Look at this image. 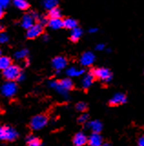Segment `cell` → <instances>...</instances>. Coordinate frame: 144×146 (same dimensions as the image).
Returning a JSON list of instances; mask_svg holds the SVG:
<instances>
[{
	"instance_id": "obj_4",
	"label": "cell",
	"mask_w": 144,
	"mask_h": 146,
	"mask_svg": "<svg viewBox=\"0 0 144 146\" xmlns=\"http://www.w3.org/2000/svg\"><path fill=\"white\" fill-rule=\"evenodd\" d=\"M47 123H48V118L45 115L39 114V115H37L32 118V120L30 121V127L33 130L38 131L44 128L47 125Z\"/></svg>"
},
{
	"instance_id": "obj_24",
	"label": "cell",
	"mask_w": 144,
	"mask_h": 146,
	"mask_svg": "<svg viewBox=\"0 0 144 146\" xmlns=\"http://www.w3.org/2000/svg\"><path fill=\"white\" fill-rule=\"evenodd\" d=\"M48 16L50 17V19H55V18H60L61 17V11L58 7H55L49 10Z\"/></svg>"
},
{
	"instance_id": "obj_3",
	"label": "cell",
	"mask_w": 144,
	"mask_h": 146,
	"mask_svg": "<svg viewBox=\"0 0 144 146\" xmlns=\"http://www.w3.org/2000/svg\"><path fill=\"white\" fill-rule=\"evenodd\" d=\"M17 91V85L15 81H7L1 87V93L5 97H13Z\"/></svg>"
},
{
	"instance_id": "obj_7",
	"label": "cell",
	"mask_w": 144,
	"mask_h": 146,
	"mask_svg": "<svg viewBox=\"0 0 144 146\" xmlns=\"http://www.w3.org/2000/svg\"><path fill=\"white\" fill-rule=\"evenodd\" d=\"M127 102V96L126 94L122 93V92H118L113 95L110 100V104L111 106H118V105H121Z\"/></svg>"
},
{
	"instance_id": "obj_1",
	"label": "cell",
	"mask_w": 144,
	"mask_h": 146,
	"mask_svg": "<svg viewBox=\"0 0 144 146\" xmlns=\"http://www.w3.org/2000/svg\"><path fill=\"white\" fill-rule=\"evenodd\" d=\"M92 74L94 78H97V79L104 82H109L112 79V73L109 68H95V70H93Z\"/></svg>"
},
{
	"instance_id": "obj_2",
	"label": "cell",
	"mask_w": 144,
	"mask_h": 146,
	"mask_svg": "<svg viewBox=\"0 0 144 146\" xmlns=\"http://www.w3.org/2000/svg\"><path fill=\"white\" fill-rule=\"evenodd\" d=\"M21 73V70L18 66L11 65L7 68L5 70H3V75L8 81H14L15 80H17L19 74Z\"/></svg>"
},
{
	"instance_id": "obj_26",
	"label": "cell",
	"mask_w": 144,
	"mask_h": 146,
	"mask_svg": "<svg viewBox=\"0 0 144 146\" xmlns=\"http://www.w3.org/2000/svg\"><path fill=\"white\" fill-rule=\"evenodd\" d=\"M43 4H44L45 8L48 9V10H51V9L57 7V1H56V0H46Z\"/></svg>"
},
{
	"instance_id": "obj_28",
	"label": "cell",
	"mask_w": 144,
	"mask_h": 146,
	"mask_svg": "<svg viewBox=\"0 0 144 146\" xmlns=\"http://www.w3.org/2000/svg\"><path fill=\"white\" fill-rule=\"evenodd\" d=\"M79 123H82V124H85V123H87L88 121H89V115L87 113H83L81 115L79 116Z\"/></svg>"
},
{
	"instance_id": "obj_30",
	"label": "cell",
	"mask_w": 144,
	"mask_h": 146,
	"mask_svg": "<svg viewBox=\"0 0 144 146\" xmlns=\"http://www.w3.org/2000/svg\"><path fill=\"white\" fill-rule=\"evenodd\" d=\"M8 5H9V1L8 0H0V8H6Z\"/></svg>"
},
{
	"instance_id": "obj_25",
	"label": "cell",
	"mask_w": 144,
	"mask_h": 146,
	"mask_svg": "<svg viewBox=\"0 0 144 146\" xmlns=\"http://www.w3.org/2000/svg\"><path fill=\"white\" fill-rule=\"evenodd\" d=\"M28 55V49H20L18 51H17L15 53V58L17 59H24L26 58V56Z\"/></svg>"
},
{
	"instance_id": "obj_35",
	"label": "cell",
	"mask_w": 144,
	"mask_h": 146,
	"mask_svg": "<svg viewBox=\"0 0 144 146\" xmlns=\"http://www.w3.org/2000/svg\"><path fill=\"white\" fill-rule=\"evenodd\" d=\"M3 131H4V127L0 126V140H3Z\"/></svg>"
},
{
	"instance_id": "obj_18",
	"label": "cell",
	"mask_w": 144,
	"mask_h": 146,
	"mask_svg": "<svg viewBox=\"0 0 144 146\" xmlns=\"http://www.w3.org/2000/svg\"><path fill=\"white\" fill-rule=\"evenodd\" d=\"M63 27H65L67 29H74L78 27V22L72 17H67L65 20H63Z\"/></svg>"
},
{
	"instance_id": "obj_32",
	"label": "cell",
	"mask_w": 144,
	"mask_h": 146,
	"mask_svg": "<svg viewBox=\"0 0 144 146\" xmlns=\"http://www.w3.org/2000/svg\"><path fill=\"white\" fill-rule=\"evenodd\" d=\"M96 49L98 50V51H102V50L105 49V45L102 44V43H100L96 46Z\"/></svg>"
},
{
	"instance_id": "obj_11",
	"label": "cell",
	"mask_w": 144,
	"mask_h": 146,
	"mask_svg": "<svg viewBox=\"0 0 144 146\" xmlns=\"http://www.w3.org/2000/svg\"><path fill=\"white\" fill-rule=\"evenodd\" d=\"M88 143V137L84 132L79 131L75 134L73 138V143L75 146H83Z\"/></svg>"
},
{
	"instance_id": "obj_19",
	"label": "cell",
	"mask_w": 144,
	"mask_h": 146,
	"mask_svg": "<svg viewBox=\"0 0 144 146\" xmlns=\"http://www.w3.org/2000/svg\"><path fill=\"white\" fill-rule=\"evenodd\" d=\"M83 34V31L79 27H76V29H72L70 32V39L73 42H77V41L81 38V36Z\"/></svg>"
},
{
	"instance_id": "obj_15",
	"label": "cell",
	"mask_w": 144,
	"mask_h": 146,
	"mask_svg": "<svg viewBox=\"0 0 144 146\" xmlns=\"http://www.w3.org/2000/svg\"><path fill=\"white\" fill-rule=\"evenodd\" d=\"M48 85H49V87H50L51 89L55 90L57 92L61 94L63 97L67 98V92L61 88V86L59 85V82H58V81H57V80H52V81L49 82Z\"/></svg>"
},
{
	"instance_id": "obj_27",
	"label": "cell",
	"mask_w": 144,
	"mask_h": 146,
	"mask_svg": "<svg viewBox=\"0 0 144 146\" xmlns=\"http://www.w3.org/2000/svg\"><path fill=\"white\" fill-rule=\"evenodd\" d=\"M88 106H87V104L85 103V102H79L77 105H76V109H77V111H81V112H84L85 111L87 110Z\"/></svg>"
},
{
	"instance_id": "obj_17",
	"label": "cell",
	"mask_w": 144,
	"mask_h": 146,
	"mask_svg": "<svg viewBox=\"0 0 144 146\" xmlns=\"http://www.w3.org/2000/svg\"><path fill=\"white\" fill-rule=\"evenodd\" d=\"M85 72V70L83 68H77L75 67H71L69 68H67L66 73L67 75L70 77V78H73V77H79L80 75H82L83 73Z\"/></svg>"
},
{
	"instance_id": "obj_9",
	"label": "cell",
	"mask_w": 144,
	"mask_h": 146,
	"mask_svg": "<svg viewBox=\"0 0 144 146\" xmlns=\"http://www.w3.org/2000/svg\"><path fill=\"white\" fill-rule=\"evenodd\" d=\"M67 59L62 57V56H57L56 58H53L52 60V67L55 68L57 71L59 72L61 70L65 68V67L67 66Z\"/></svg>"
},
{
	"instance_id": "obj_14",
	"label": "cell",
	"mask_w": 144,
	"mask_h": 146,
	"mask_svg": "<svg viewBox=\"0 0 144 146\" xmlns=\"http://www.w3.org/2000/svg\"><path fill=\"white\" fill-rule=\"evenodd\" d=\"M94 80H95V78H94L92 72L87 73V74L83 77V79L81 80V85H82V87H83L84 89H89V87H90L93 84Z\"/></svg>"
},
{
	"instance_id": "obj_22",
	"label": "cell",
	"mask_w": 144,
	"mask_h": 146,
	"mask_svg": "<svg viewBox=\"0 0 144 146\" xmlns=\"http://www.w3.org/2000/svg\"><path fill=\"white\" fill-rule=\"evenodd\" d=\"M26 143H28V146H40L41 145V143H40L39 139L34 135H29L26 137Z\"/></svg>"
},
{
	"instance_id": "obj_21",
	"label": "cell",
	"mask_w": 144,
	"mask_h": 146,
	"mask_svg": "<svg viewBox=\"0 0 144 146\" xmlns=\"http://www.w3.org/2000/svg\"><path fill=\"white\" fill-rule=\"evenodd\" d=\"M11 65V59L6 57V56H1L0 57V70H5L7 68H8Z\"/></svg>"
},
{
	"instance_id": "obj_39",
	"label": "cell",
	"mask_w": 144,
	"mask_h": 146,
	"mask_svg": "<svg viewBox=\"0 0 144 146\" xmlns=\"http://www.w3.org/2000/svg\"><path fill=\"white\" fill-rule=\"evenodd\" d=\"M1 30H2V26L0 25V31H1Z\"/></svg>"
},
{
	"instance_id": "obj_13",
	"label": "cell",
	"mask_w": 144,
	"mask_h": 146,
	"mask_svg": "<svg viewBox=\"0 0 144 146\" xmlns=\"http://www.w3.org/2000/svg\"><path fill=\"white\" fill-rule=\"evenodd\" d=\"M86 126L89 128V129H90L93 131V133H100V132L102 131V128H103L102 123L98 120L87 122Z\"/></svg>"
},
{
	"instance_id": "obj_10",
	"label": "cell",
	"mask_w": 144,
	"mask_h": 146,
	"mask_svg": "<svg viewBox=\"0 0 144 146\" xmlns=\"http://www.w3.org/2000/svg\"><path fill=\"white\" fill-rule=\"evenodd\" d=\"M17 137V131L11 127H4L3 140L4 141H14Z\"/></svg>"
},
{
	"instance_id": "obj_23",
	"label": "cell",
	"mask_w": 144,
	"mask_h": 146,
	"mask_svg": "<svg viewBox=\"0 0 144 146\" xmlns=\"http://www.w3.org/2000/svg\"><path fill=\"white\" fill-rule=\"evenodd\" d=\"M14 5L16 7L21 9V10H26V9H28L29 7V4L26 1H25V0H15Z\"/></svg>"
},
{
	"instance_id": "obj_12",
	"label": "cell",
	"mask_w": 144,
	"mask_h": 146,
	"mask_svg": "<svg viewBox=\"0 0 144 146\" xmlns=\"http://www.w3.org/2000/svg\"><path fill=\"white\" fill-rule=\"evenodd\" d=\"M88 143L90 146H101L103 143L102 136L100 133H92L88 138Z\"/></svg>"
},
{
	"instance_id": "obj_40",
	"label": "cell",
	"mask_w": 144,
	"mask_h": 146,
	"mask_svg": "<svg viewBox=\"0 0 144 146\" xmlns=\"http://www.w3.org/2000/svg\"><path fill=\"white\" fill-rule=\"evenodd\" d=\"M0 57H1V50H0Z\"/></svg>"
},
{
	"instance_id": "obj_38",
	"label": "cell",
	"mask_w": 144,
	"mask_h": 146,
	"mask_svg": "<svg viewBox=\"0 0 144 146\" xmlns=\"http://www.w3.org/2000/svg\"><path fill=\"white\" fill-rule=\"evenodd\" d=\"M101 146H110V145L109 143H103Z\"/></svg>"
},
{
	"instance_id": "obj_5",
	"label": "cell",
	"mask_w": 144,
	"mask_h": 146,
	"mask_svg": "<svg viewBox=\"0 0 144 146\" xmlns=\"http://www.w3.org/2000/svg\"><path fill=\"white\" fill-rule=\"evenodd\" d=\"M38 18V14L35 12H32L30 14H26L23 17V18H22L21 26L26 29H29L31 27L35 25V21Z\"/></svg>"
},
{
	"instance_id": "obj_20",
	"label": "cell",
	"mask_w": 144,
	"mask_h": 146,
	"mask_svg": "<svg viewBox=\"0 0 144 146\" xmlns=\"http://www.w3.org/2000/svg\"><path fill=\"white\" fill-rule=\"evenodd\" d=\"M48 26L51 27L52 29H59L60 27H63V20L60 18H55V19H49L48 21Z\"/></svg>"
},
{
	"instance_id": "obj_16",
	"label": "cell",
	"mask_w": 144,
	"mask_h": 146,
	"mask_svg": "<svg viewBox=\"0 0 144 146\" xmlns=\"http://www.w3.org/2000/svg\"><path fill=\"white\" fill-rule=\"evenodd\" d=\"M58 82H59V85L61 86V88L65 91H67V92H69L70 90L73 89V81H72L69 78L63 79Z\"/></svg>"
},
{
	"instance_id": "obj_33",
	"label": "cell",
	"mask_w": 144,
	"mask_h": 146,
	"mask_svg": "<svg viewBox=\"0 0 144 146\" xmlns=\"http://www.w3.org/2000/svg\"><path fill=\"white\" fill-rule=\"evenodd\" d=\"M25 78H26L25 74H24L23 72H21L20 74H19V76H18V78H17V80L22 81V80H25Z\"/></svg>"
},
{
	"instance_id": "obj_29",
	"label": "cell",
	"mask_w": 144,
	"mask_h": 146,
	"mask_svg": "<svg viewBox=\"0 0 144 146\" xmlns=\"http://www.w3.org/2000/svg\"><path fill=\"white\" fill-rule=\"evenodd\" d=\"M8 41V36L5 33H0V44H5Z\"/></svg>"
},
{
	"instance_id": "obj_8",
	"label": "cell",
	"mask_w": 144,
	"mask_h": 146,
	"mask_svg": "<svg viewBox=\"0 0 144 146\" xmlns=\"http://www.w3.org/2000/svg\"><path fill=\"white\" fill-rule=\"evenodd\" d=\"M95 61V55L90 51H87L81 55L80 57V63L82 66H90Z\"/></svg>"
},
{
	"instance_id": "obj_36",
	"label": "cell",
	"mask_w": 144,
	"mask_h": 146,
	"mask_svg": "<svg viewBox=\"0 0 144 146\" xmlns=\"http://www.w3.org/2000/svg\"><path fill=\"white\" fill-rule=\"evenodd\" d=\"M43 39H44L45 41H48V35H44V36H43Z\"/></svg>"
},
{
	"instance_id": "obj_34",
	"label": "cell",
	"mask_w": 144,
	"mask_h": 146,
	"mask_svg": "<svg viewBox=\"0 0 144 146\" xmlns=\"http://www.w3.org/2000/svg\"><path fill=\"white\" fill-rule=\"evenodd\" d=\"M97 31H98V29H96V27H91V29L89 30V33H91V34H93V33H96Z\"/></svg>"
},
{
	"instance_id": "obj_37",
	"label": "cell",
	"mask_w": 144,
	"mask_h": 146,
	"mask_svg": "<svg viewBox=\"0 0 144 146\" xmlns=\"http://www.w3.org/2000/svg\"><path fill=\"white\" fill-rule=\"evenodd\" d=\"M3 15H4V11H3V9H2V8H0V18H2Z\"/></svg>"
},
{
	"instance_id": "obj_6",
	"label": "cell",
	"mask_w": 144,
	"mask_h": 146,
	"mask_svg": "<svg viewBox=\"0 0 144 146\" xmlns=\"http://www.w3.org/2000/svg\"><path fill=\"white\" fill-rule=\"evenodd\" d=\"M43 32V26L39 23H36L34 26H32L29 29L26 31V36L30 39L36 38L39 35H41Z\"/></svg>"
},
{
	"instance_id": "obj_31",
	"label": "cell",
	"mask_w": 144,
	"mask_h": 146,
	"mask_svg": "<svg viewBox=\"0 0 144 146\" xmlns=\"http://www.w3.org/2000/svg\"><path fill=\"white\" fill-rule=\"evenodd\" d=\"M138 146H144V134L141 135L139 138L138 139V143H137Z\"/></svg>"
}]
</instances>
